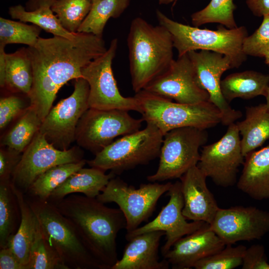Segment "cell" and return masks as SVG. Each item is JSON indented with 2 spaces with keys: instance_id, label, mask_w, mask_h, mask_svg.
<instances>
[{
  "instance_id": "6da1fadb",
  "label": "cell",
  "mask_w": 269,
  "mask_h": 269,
  "mask_svg": "<svg viewBox=\"0 0 269 269\" xmlns=\"http://www.w3.org/2000/svg\"><path fill=\"white\" fill-rule=\"evenodd\" d=\"M27 48L33 71L28 98L42 121L59 90L69 81L82 77V69L108 49L103 37L79 32L73 39L39 37L34 46Z\"/></svg>"
},
{
  "instance_id": "7a4b0ae2",
  "label": "cell",
  "mask_w": 269,
  "mask_h": 269,
  "mask_svg": "<svg viewBox=\"0 0 269 269\" xmlns=\"http://www.w3.org/2000/svg\"><path fill=\"white\" fill-rule=\"evenodd\" d=\"M51 203L73 224L94 257L105 269H111L119 260L117 235L127 226L121 209L108 207L96 198L75 194Z\"/></svg>"
},
{
  "instance_id": "3957f363",
  "label": "cell",
  "mask_w": 269,
  "mask_h": 269,
  "mask_svg": "<svg viewBox=\"0 0 269 269\" xmlns=\"http://www.w3.org/2000/svg\"><path fill=\"white\" fill-rule=\"evenodd\" d=\"M133 89L136 93L166 70L174 60L172 37L164 26L136 17L127 37Z\"/></svg>"
},
{
  "instance_id": "277c9868",
  "label": "cell",
  "mask_w": 269,
  "mask_h": 269,
  "mask_svg": "<svg viewBox=\"0 0 269 269\" xmlns=\"http://www.w3.org/2000/svg\"><path fill=\"white\" fill-rule=\"evenodd\" d=\"M25 196L44 237L67 269H105L88 250L73 224L53 203Z\"/></svg>"
},
{
  "instance_id": "5b68a950",
  "label": "cell",
  "mask_w": 269,
  "mask_h": 269,
  "mask_svg": "<svg viewBox=\"0 0 269 269\" xmlns=\"http://www.w3.org/2000/svg\"><path fill=\"white\" fill-rule=\"evenodd\" d=\"M156 15L159 24L171 34L178 56L193 50L217 52L229 56L233 68L239 67L246 60L242 46L248 32L244 26L229 29L220 24L216 30L202 29L174 21L159 10Z\"/></svg>"
},
{
  "instance_id": "8992f818",
  "label": "cell",
  "mask_w": 269,
  "mask_h": 269,
  "mask_svg": "<svg viewBox=\"0 0 269 269\" xmlns=\"http://www.w3.org/2000/svg\"><path fill=\"white\" fill-rule=\"evenodd\" d=\"M135 94L143 121L155 126L164 135L177 128L194 127L207 130L221 123L220 111L209 101L183 104L144 90Z\"/></svg>"
},
{
  "instance_id": "52a82bcc",
  "label": "cell",
  "mask_w": 269,
  "mask_h": 269,
  "mask_svg": "<svg viewBox=\"0 0 269 269\" xmlns=\"http://www.w3.org/2000/svg\"><path fill=\"white\" fill-rule=\"evenodd\" d=\"M163 136L155 126L146 124L143 129L116 139L93 159L86 160L87 163L105 172L110 170L115 175L120 174L159 156Z\"/></svg>"
},
{
  "instance_id": "ba28073f",
  "label": "cell",
  "mask_w": 269,
  "mask_h": 269,
  "mask_svg": "<svg viewBox=\"0 0 269 269\" xmlns=\"http://www.w3.org/2000/svg\"><path fill=\"white\" fill-rule=\"evenodd\" d=\"M206 130L194 127L173 129L163 136L156 171L147 177L150 182L180 178L191 167L197 165L199 149L205 145Z\"/></svg>"
},
{
  "instance_id": "9c48e42d",
  "label": "cell",
  "mask_w": 269,
  "mask_h": 269,
  "mask_svg": "<svg viewBox=\"0 0 269 269\" xmlns=\"http://www.w3.org/2000/svg\"><path fill=\"white\" fill-rule=\"evenodd\" d=\"M118 46L114 38L107 51L81 70L82 77L89 86V108L98 110L118 109L141 113L138 100L135 97L123 96L115 78L112 63Z\"/></svg>"
},
{
  "instance_id": "30bf717a",
  "label": "cell",
  "mask_w": 269,
  "mask_h": 269,
  "mask_svg": "<svg viewBox=\"0 0 269 269\" xmlns=\"http://www.w3.org/2000/svg\"><path fill=\"white\" fill-rule=\"evenodd\" d=\"M143 121L125 110L89 108L78 124L75 141L80 147L95 155L117 137L139 130Z\"/></svg>"
},
{
  "instance_id": "8fae6325",
  "label": "cell",
  "mask_w": 269,
  "mask_h": 269,
  "mask_svg": "<svg viewBox=\"0 0 269 269\" xmlns=\"http://www.w3.org/2000/svg\"><path fill=\"white\" fill-rule=\"evenodd\" d=\"M172 184L155 182L141 184L136 189L115 176L96 198L104 204L114 202L118 205L126 220L127 233H130L152 215L158 199L168 191Z\"/></svg>"
},
{
  "instance_id": "7c38bea8",
  "label": "cell",
  "mask_w": 269,
  "mask_h": 269,
  "mask_svg": "<svg viewBox=\"0 0 269 269\" xmlns=\"http://www.w3.org/2000/svg\"><path fill=\"white\" fill-rule=\"evenodd\" d=\"M89 93L87 81L75 79L72 94L51 108L42 121L39 132L56 148L67 150L76 140L78 124L89 108Z\"/></svg>"
},
{
  "instance_id": "4fadbf2b",
  "label": "cell",
  "mask_w": 269,
  "mask_h": 269,
  "mask_svg": "<svg viewBox=\"0 0 269 269\" xmlns=\"http://www.w3.org/2000/svg\"><path fill=\"white\" fill-rule=\"evenodd\" d=\"M83 157V152L79 146L65 150L58 149L39 132L22 153L11 183L25 194L36 178L47 170L58 165L80 161Z\"/></svg>"
},
{
  "instance_id": "5bb4252c",
  "label": "cell",
  "mask_w": 269,
  "mask_h": 269,
  "mask_svg": "<svg viewBox=\"0 0 269 269\" xmlns=\"http://www.w3.org/2000/svg\"><path fill=\"white\" fill-rule=\"evenodd\" d=\"M244 160L241 136L235 123L228 126L219 140L203 146L197 166L216 185L226 188L237 182L239 168Z\"/></svg>"
},
{
  "instance_id": "9a60e30c",
  "label": "cell",
  "mask_w": 269,
  "mask_h": 269,
  "mask_svg": "<svg viewBox=\"0 0 269 269\" xmlns=\"http://www.w3.org/2000/svg\"><path fill=\"white\" fill-rule=\"evenodd\" d=\"M209 227L226 245L260 240L269 232V212L254 206L219 208Z\"/></svg>"
},
{
  "instance_id": "2e32d148",
  "label": "cell",
  "mask_w": 269,
  "mask_h": 269,
  "mask_svg": "<svg viewBox=\"0 0 269 269\" xmlns=\"http://www.w3.org/2000/svg\"><path fill=\"white\" fill-rule=\"evenodd\" d=\"M188 56L193 65L199 85L209 95V101L220 111L221 124L228 126L242 117L224 98L221 90V78L226 71L234 68L227 56L217 52L201 50L190 51Z\"/></svg>"
},
{
  "instance_id": "e0dca14e",
  "label": "cell",
  "mask_w": 269,
  "mask_h": 269,
  "mask_svg": "<svg viewBox=\"0 0 269 269\" xmlns=\"http://www.w3.org/2000/svg\"><path fill=\"white\" fill-rule=\"evenodd\" d=\"M143 90L180 103L192 104L209 101L208 92L198 83L187 53L178 56L166 70Z\"/></svg>"
},
{
  "instance_id": "ac0fdd59",
  "label": "cell",
  "mask_w": 269,
  "mask_h": 269,
  "mask_svg": "<svg viewBox=\"0 0 269 269\" xmlns=\"http://www.w3.org/2000/svg\"><path fill=\"white\" fill-rule=\"evenodd\" d=\"M167 195L169 197L168 203L153 220L132 232L127 233L125 236L128 241L139 234L155 231L164 232L166 241L161 248L163 257L178 240L207 224L202 221L189 223L186 221L182 214L184 201L180 181L172 184L167 191Z\"/></svg>"
},
{
  "instance_id": "d6986e66",
  "label": "cell",
  "mask_w": 269,
  "mask_h": 269,
  "mask_svg": "<svg viewBox=\"0 0 269 269\" xmlns=\"http://www.w3.org/2000/svg\"><path fill=\"white\" fill-rule=\"evenodd\" d=\"M226 244L207 224L178 240L163 256L173 269L193 268L199 261L223 249Z\"/></svg>"
},
{
  "instance_id": "ffe728a7",
  "label": "cell",
  "mask_w": 269,
  "mask_h": 269,
  "mask_svg": "<svg viewBox=\"0 0 269 269\" xmlns=\"http://www.w3.org/2000/svg\"><path fill=\"white\" fill-rule=\"evenodd\" d=\"M207 177L197 165L180 178L184 206L182 214L187 220L210 224L219 207L206 184Z\"/></svg>"
},
{
  "instance_id": "44dd1931",
  "label": "cell",
  "mask_w": 269,
  "mask_h": 269,
  "mask_svg": "<svg viewBox=\"0 0 269 269\" xmlns=\"http://www.w3.org/2000/svg\"><path fill=\"white\" fill-rule=\"evenodd\" d=\"M163 231H155L135 236L126 246L123 256L111 269H168L169 264L160 260L158 249Z\"/></svg>"
},
{
  "instance_id": "7402d4cb",
  "label": "cell",
  "mask_w": 269,
  "mask_h": 269,
  "mask_svg": "<svg viewBox=\"0 0 269 269\" xmlns=\"http://www.w3.org/2000/svg\"><path fill=\"white\" fill-rule=\"evenodd\" d=\"M238 188L256 200L269 199V145L245 157Z\"/></svg>"
},
{
  "instance_id": "603a6c76",
  "label": "cell",
  "mask_w": 269,
  "mask_h": 269,
  "mask_svg": "<svg viewBox=\"0 0 269 269\" xmlns=\"http://www.w3.org/2000/svg\"><path fill=\"white\" fill-rule=\"evenodd\" d=\"M116 175L111 172L108 174L97 168H82L71 174L62 184L56 188L48 201L54 202L76 193L96 198Z\"/></svg>"
},
{
  "instance_id": "cb8c5ba5",
  "label": "cell",
  "mask_w": 269,
  "mask_h": 269,
  "mask_svg": "<svg viewBox=\"0 0 269 269\" xmlns=\"http://www.w3.org/2000/svg\"><path fill=\"white\" fill-rule=\"evenodd\" d=\"M236 124L244 157L269 139V111L266 104L246 107L245 118Z\"/></svg>"
},
{
  "instance_id": "d4e9b609",
  "label": "cell",
  "mask_w": 269,
  "mask_h": 269,
  "mask_svg": "<svg viewBox=\"0 0 269 269\" xmlns=\"http://www.w3.org/2000/svg\"><path fill=\"white\" fill-rule=\"evenodd\" d=\"M269 87V74L246 70L229 74L221 81V90L229 103L234 99H252L265 96Z\"/></svg>"
},
{
  "instance_id": "484cf974",
  "label": "cell",
  "mask_w": 269,
  "mask_h": 269,
  "mask_svg": "<svg viewBox=\"0 0 269 269\" xmlns=\"http://www.w3.org/2000/svg\"><path fill=\"white\" fill-rule=\"evenodd\" d=\"M4 71L0 87L10 93L28 96L33 83V71L27 48L22 47L4 54Z\"/></svg>"
},
{
  "instance_id": "4316f807",
  "label": "cell",
  "mask_w": 269,
  "mask_h": 269,
  "mask_svg": "<svg viewBox=\"0 0 269 269\" xmlns=\"http://www.w3.org/2000/svg\"><path fill=\"white\" fill-rule=\"evenodd\" d=\"M12 186L19 203L21 220L17 232L7 246L11 248L21 263L28 269L30 251L36 231L37 220L25 194Z\"/></svg>"
},
{
  "instance_id": "83f0119b",
  "label": "cell",
  "mask_w": 269,
  "mask_h": 269,
  "mask_svg": "<svg viewBox=\"0 0 269 269\" xmlns=\"http://www.w3.org/2000/svg\"><path fill=\"white\" fill-rule=\"evenodd\" d=\"M20 220V209L11 181L0 182V249L8 246Z\"/></svg>"
},
{
  "instance_id": "f1b7e54d",
  "label": "cell",
  "mask_w": 269,
  "mask_h": 269,
  "mask_svg": "<svg viewBox=\"0 0 269 269\" xmlns=\"http://www.w3.org/2000/svg\"><path fill=\"white\" fill-rule=\"evenodd\" d=\"M42 121L30 106L3 135L0 145L22 153L39 132Z\"/></svg>"
},
{
  "instance_id": "f546056e",
  "label": "cell",
  "mask_w": 269,
  "mask_h": 269,
  "mask_svg": "<svg viewBox=\"0 0 269 269\" xmlns=\"http://www.w3.org/2000/svg\"><path fill=\"white\" fill-rule=\"evenodd\" d=\"M85 159L55 166L38 176L25 194L26 196L48 201L52 192L71 174L84 167Z\"/></svg>"
},
{
  "instance_id": "4dcf8cb0",
  "label": "cell",
  "mask_w": 269,
  "mask_h": 269,
  "mask_svg": "<svg viewBox=\"0 0 269 269\" xmlns=\"http://www.w3.org/2000/svg\"><path fill=\"white\" fill-rule=\"evenodd\" d=\"M131 0H99L92 3L91 8L78 31L103 37L108 20L119 17L129 5Z\"/></svg>"
},
{
  "instance_id": "1f68e13d",
  "label": "cell",
  "mask_w": 269,
  "mask_h": 269,
  "mask_svg": "<svg viewBox=\"0 0 269 269\" xmlns=\"http://www.w3.org/2000/svg\"><path fill=\"white\" fill-rule=\"evenodd\" d=\"M8 13L13 19L32 23L54 36L73 39L76 35L77 32H71L63 27L50 7H43L28 11L22 5L17 4L9 7Z\"/></svg>"
},
{
  "instance_id": "d6a6232c",
  "label": "cell",
  "mask_w": 269,
  "mask_h": 269,
  "mask_svg": "<svg viewBox=\"0 0 269 269\" xmlns=\"http://www.w3.org/2000/svg\"><path fill=\"white\" fill-rule=\"evenodd\" d=\"M236 9L234 0H211L204 8L191 14V23L196 27L218 23L229 29L235 28L238 27L234 15Z\"/></svg>"
},
{
  "instance_id": "836d02e7",
  "label": "cell",
  "mask_w": 269,
  "mask_h": 269,
  "mask_svg": "<svg viewBox=\"0 0 269 269\" xmlns=\"http://www.w3.org/2000/svg\"><path fill=\"white\" fill-rule=\"evenodd\" d=\"M41 28L35 25H29L0 17V48H4L8 44H23L33 47L36 44Z\"/></svg>"
},
{
  "instance_id": "e575fe53",
  "label": "cell",
  "mask_w": 269,
  "mask_h": 269,
  "mask_svg": "<svg viewBox=\"0 0 269 269\" xmlns=\"http://www.w3.org/2000/svg\"><path fill=\"white\" fill-rule=\"evenodd\" d=\"M92 5L91 0H56L51 8L66 30L77 32Z\"/></svg>"
},
{
  "instance_id": "d590c367",
  "label": "cell",
  "mask_w": 269,
  "mask_h": 269,
  "mask_svg": "<svg viewBox=\"0 0 269 269\" xmlns=\"http://www.w3.org/2000/svg\"><path fill=\"white\" fill-rule=\"evenodd\" d=\"M28 269H67L60 258L49 244L39 227L30 251Z\"/></svg>"
},
{
  "instance_id": "8d00e7d4",
  "label": "cell",
  "mask_w": 269,
  "mask_h": 269,
  "mask_svg": "<svg viewBox=\"0 0 269 269\" xmlns=\"http://www.w3.org/2000/svg\"><path fill=\"white\" fill-rule=\"evenodd\" d=\"M247 247L226 245L220 251L197 262L196 269H233L242 266Z\"/></svg>"
},
{
  "instance_id": "74e56055",
  "label": "cell",
  "mask_w": 269,
  "mask_h": 269,
  "mask_svg": "<svg viewBox=\"0 0 269 269\" xmlns=\"http://www.w3.org/2000/svg\"><path fill=\"white\" fill-rule=\"evenodd\" d=\"M263 17L259 28L243 42V51L247 56L264 57L269 51V14Z\"/></svg>"
},
{
  "instance_id": "f35d334b",
  "label": "cell",
  "mask_w": 269,
  "mask_h": 269,
  "mask_svg": "<svg viewBox=\"0 0 269 269\" xmlns=\"http://www.w3.org/2000/svg\"><path fill=\"white\" fill-rule=\"evenodd\" d=\"M0 98V129L5 128L14 119L19 117L29 106L24 99L16 93Z\"/></svg>"
},
{
  "instance_id": "ab89813d",
  "label": "cell",
  "mask_w": 269,
  "mask_h": 269,
  "mask_svg": "<svg viewBox=\"0 0 269 269\" xmlns=\"http://www.w3.org/2000/svg\"><path fill=\"white\" fill-rule=\"evenodd\" d=\"M22 153L1 146L0 149V182L11 180L13 173L19 162Z\"/></svg>"
},
{
  "instance_id": "60d3db41",
  "label": "cell",
  "mask_w": 269,
  "mask_h": 269,
  "mask_svg": "<svg viewBox=\"0 0 269 269\" xmlns=\"http://www.w3.org/2000/svg\"><path fill=\"white\" fill-rule=\"evenodd\" d=\"M241 266L242 269H269L264 246L256 244L247 248Z\"/></svg>"
},
{
  "instance_id": "b9f144b4",
  "label": "cell",
  "mask_w": 269,
  "mask_h": 269,
  "mask_svg": "<svg viewBox=\"0 0 269 269\" xmlns=\"http://www.w3.org/2000/svg\"><path fill=\"white\" fill-rule=\"evenodd\" d=\"M0 269H26L11 248L7 246L0 250Z\"/></svg>"
},
{
  "instance_id": "7bdbcfd3",
  "label": "cell",
  "mask_w": 269,
  "mask_h": 269,
  "mask_svg": "<svg viewBox=\"0 0 269 269\" xmlns=\"http://www.w3.org/2000/svg\"><path fill=\"white\" fill-rule=\"evenodd\" d=\"M248 7L258 17L269 14V0H246Z\"/></svg>"
},
{
  "instance_id": "ee69618b",
  "label": "cell",
  "mask_w": 269,
  "mask_h": 269,
  "mask_svg": "<svg viewBox=\"0 0 269 269\" xmlns=\"http://www.w3.org/2000/svg\"><path fill=\"white\" fill-rule=\"evenodd\" d=\"M56 0H27L25 8L32 11L43 7H50Z\"/></svg>"
},
{
  "instance_id": "f6af8a7d",
  "label": "cell",
  "mask_w": 269,
  "mask_h": 269,
  "mask_svg": "<svg viewBox=\"0 0 269 269\" xmlns=\"http://www.w3.org/2000/svg\"><path fill=\"white\" fill-rule=\"evenodd\" d=\"M158 3L160 4H168L170 3H173V4L177 0H158Z\"/></svg>"
},
{
  "instance_id": "bcb514c9",
  "label": "cell",
  "mask_w": 269,
  "mask_h": 269,
  "mask_svg": "<svg viewBox=\"0 0 269 269\" xmlns=\"http://www.w3.org/2000/svg\"><path fill=\"white\" fill-rule=\"evenodd\" d=\"M265 98L266 100V105L267 106V109L269 111V87L267 90V93L265 95Z\"/></svg>"
},
{
  "instance_id": "7dc6e473",
  "label": "cell",
  "mask_w": 269,
  "mask_h": 269,
  "mask_svg": "<svg viewBox=\"0 0 269 269\" xmlns=\"http://www.w3.org/2000/svg\"><path fill=\"white\" fill-rule=\"evenodd\" d=\"M264 58L265 59L266 63L269 66V51L266 53Z\"/></svg>"
},
{
  "instance_id": "c3c4849f",
  "label": "cell",
  "mask_w": 269,
  "mask_h": 269,
  "mask_svg": "<svg viewBox=\"0 0 269 269\" xmlns=\"http://www.w3.org/2000/svg\"><path fill=\"white\" fill-rule=\"evenodd\" d=\"M98 0H91V1H92V3L95 2L97 1Z\"/></svg>"
}]
</instances>
